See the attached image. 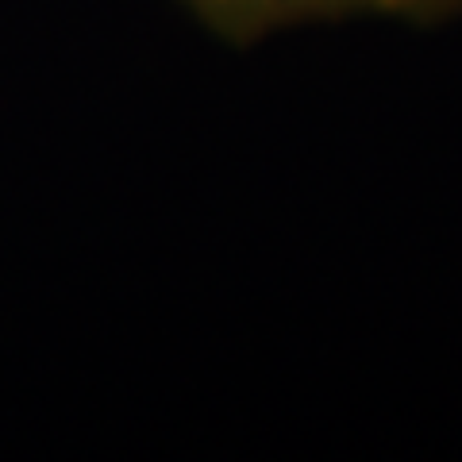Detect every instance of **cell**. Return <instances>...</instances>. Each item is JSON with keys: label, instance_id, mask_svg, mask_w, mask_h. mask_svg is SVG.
I'll return each mask as SVG.
<instances>
[{"label": "cell", "instance_id": "1", "mask_svg": "<svg viewBox=\"0 0 462 462\" xmlns=\"http://www.w3.org/2000/svg\"><path fill=\"white\" fill-rule=\"evenodd\" d=\"M197 12L220 20L224 27H266L273 20H293L309 12H336V8H397V0H189Z\"/></svg>", "mask_w": 462, "mask_h": 462}, {"label": "cell", "instance_id": "2", "mask_svg": "<svg viewBox=\"0 0 462 462\" xmlns=\"http://www.w3.org/2000/svg\"><path fill=\"white\" fill-rule=\"evenodd\" d=\"M424 5H439V0H397V8H424Z\"/></svg>", "mask_w": 462, "mask_h": 462}]
</instances>
